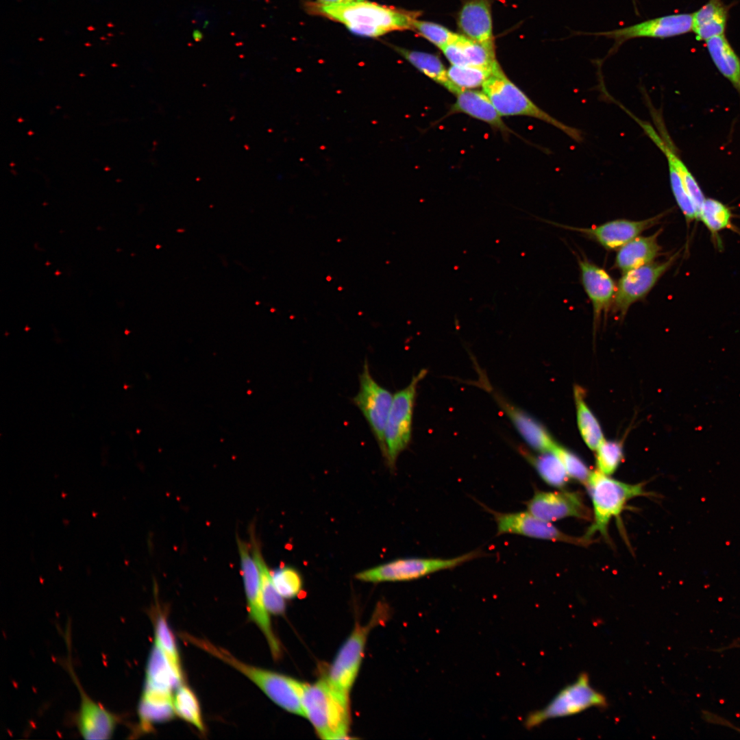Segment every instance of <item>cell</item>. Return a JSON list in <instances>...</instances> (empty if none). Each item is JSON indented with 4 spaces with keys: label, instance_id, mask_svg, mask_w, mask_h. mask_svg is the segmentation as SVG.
I'll list each match as a JSON object with an SVG mask.
<instances>
[{
    "label": "cell",
    "instance_id": "cell-1",
    "mask_svg": "<svg viewBox=\"0 0 740 740\" xmlns=\"http://www.w3.org/2000/svg\"><path fill=\"white\" fill-rule=\"evenodd\" d=\"M308 12L343 24L352 33L378 37L396 30L412 29L419 16L412 12L365 0L340 4H323L307 1Z\"/></svg>",
    "mask_w": 740,
    "mask_h": 740
},
{
    "label": "cell",
    "instance_id": "cell-2",
    "mask_svg": "<svg viewBox=\"0 0 740 740\" xmlns=\"http://www.w3.org/2000/svg\"><path fill=\"white\" fill-rule=\"evenodd\" d=\"M184 638L195 646L221 659L240 671L278 706L304 717L302 700L306 683L275 671L246 664L227 650L210 641L186 634Z\"/></svg>",
    "mask_w": 740,
    "mask_h": 740
},
{
    "label": "cell",
    "instance_id": "cell-3",
    "mask_svg": "<svg viewBox=\"0 0 740 740\" xmlns=\"http://www.w3.org/2000/svg\"><path fill=\"white\" fill-rule=\"evenodd\" d=\"M302 704L304 717L310 722L321 739L349 738V699L337 693L325 678L306 684Z\"/></svg>",
    "mask_w": 740,
    "mask_h": 740
},
{
    "label": "cell",
    "instance_id": "cell-4",
    "mask_svg": "<svg viewBox=\"0 0 740 740\" xmlns=\"http://www.w3.org/2000/svg\"><path fill=\"white\" fill-rule=\"evenodd\" d=\"M593 504V521L584 536L596 533L608 539V528L632 498L648 495L643 484H628L613 479L598 470L591 472L587 483Z\"/></svg>",
    "mask_w": 740,
    "mask_h": 740
},
{
    "label": "cell",
    "instance_id": "cell-5",
    "mask_svg": "<svg viewBox=\"0 0 740 740\" xmlns=\"http://www.w3.org/2000/svg\"><path fill=\"white\" fill-rule=\"evenodd\" d=\"M482 88L502 116L534 118L553 125L578 143L582 141L580 130L562 123L539 108L508 78L502 68L487 79Z\"/></svg>",
    "mask_w": 740,
    "mask_h": 740
},
{
    "label": "cell",
    "instance_id": "cell-6",
    "mask_svg": "<svg viewBox=\"0 0 740 740\" xmlns=\"http://www.w3.org/2000/svg\"><path fill=\"white\" fill-rule=\"evenodd\" d=\"M484 553L476 550L449 558H398L356 574V579L366 582L409 581L438 571L452 569L473 559L482 557Z\"/></svg>",
    "mask_w": 740,
    "mask_h": 740
},
{
    "label": "cell",
    "instance_id": "cell-7",
    "mask_svg": "<svg viewBox=\"0 0 740 740\" xmlns=\"http://www.w3.org/2000/svg\"><path fill=\"white\" fill-rule=\"evenodd\" d=\"M426 374L427 370H420L406 387L393 395L384 431V458L391 468L395 467L398 456L410 443L417 388Z\"/></svg>",
    "mask_w": 740,
    "mask_h": 740
},
{
    "label": "cell",
    "instance_id": "cell-8",
    "mask_svg": "<svg viewBox=\"0 0 740 740\" xmlns=\"http://www.w3.org/2000/svg\"><path fill=\"white\" fill-rule=\"evenodd\" d=\"M607 706L605 695L591 685L589 675L582 672L576 680L561 689L546 706L530 713L525 724L530 728L548 719L571 716L590 708H603Z\"/></svg>",
    "mask_w": 740,
    "mask_h": 740
},
{
    "label": "cell",
    "instance_id": "cell-9",
    "mask_svg": "<svg viewBox=\"0 0 740 740\" xmlns=\"http://www.w3.org/2000/svg\"><path fill=\"white\" fill-rule=\"evenodd\" d=\"M236 543L249 617L263 634L273 656L278 658L281 654V647L273 631L270 613L264 602L259 572L251 545L238 536Z\"/></svg>",
    "mask_w": 740,
    "mask_h": 740
},
{
    "label": "cell",
    "instance_id": "cell-10",
    "mask_svg": "<svg viewBox=\"0 0 740 740\" xmlns=\"http://www.w3.org/2000/svg\"><path fill=\"white\" fill-rule=\"evenodd\" d=\"M393 399L392 393L372 377L368 360L365 359L359 375V390L352 401L366 419L384 458V431Z\"/></svg>",
    "mask_w": 740,
    "mask_h": 740
},
{
    "label": "cell",
    "instance_id": "cell-11",
    "mask_svg": "<svg viewBox=\"0 0 740 740\" xmlns=\"http://www.w3.org/2000/svg\"><path fill=\"white\" fill-rule=\"evenodd\" d=\"M373 620L365 626L356 625L338 652L328 676L330 686L340 695L349 699L352 688L358 674L367 637Z\"/></svg>",
    "mask_w": 740,
    "mask_h": 740
},
{
    "label": "cell",
    "instance_id": "cell-12",
    "mask_svg": "<svg viewBox=\"0 0 740 740\" xmlns=\"http://www.w3.org/2000/svg\"><path fill=\"white\" fill-rule=\"evenodd\" d=\"M678 253L661 262H652L623 273L617 284L612 308L623 318L630 307L643 299L669 270Z\"/></svg>",
    "mask_w": 740,
    "mask_h": 740
},
{
    "label": "cell",
    "instance_id": "cell-13",
    "mask_svg": "<svg viewBox=\"0 0 740 740\" xmlns=\"http://www.w3.org/2000/svg\"><path fill=\"white\" fill-rule=\"evenodd\" d=\"M497 526V535L513 534L530 538L560 541L587 546L592 542L585 536L576 537L564 533L551 522L539 519L527 511L501 513L486 508Z\"/></svg>",
    "mask_w": 740,
    "mask_h": 740
},
{
    "label": "cell",
    "instance_id": "cell-14",
    "mask_svg": "<svg viewBox=\"0 0 740 740\" xmlns=\"http://www.w3.org/2000/svg\"><path fill=\"white\" fill-rule=\"evenodd\" d=\"M527 510L547 522L567 517L588 520L591 513L581 493L576 491H545L536 489L526 502Z\"/></svg>",
    "mask_w": 740,
    "mask_h": 740
},
{
    "label": "cell",
    "instance_id": "cell-15",
    "mask_svg": "<svg viewBox=\"0 0 740 740\" xmlns=\"http://www.w3.org/2000/svg\"><path fill=\"white\" fill-rule=\"evenodd\" d=\"M68 669L79 693V705L75 717V724L79 734L87 740L110 739L120 722V717L88 695L70 664Z\"/></svg>",
    "mask_w": 740,
    "mask_h": 740
},
{
    "label": "cell",
    "instance_id": "cell-16",
    "mask_svg": "<svg viewBox=\"0 0 740 740\" xmlns=\"http://www.w3.org/2000/svg\"><path fill=\"white\" fill-rule=\"evenodd\" d=\"M481 373L478 385L493 397L524 441L538 452L552 451L556 445L548 430L536 419L515 406L493 389Z\"/></svg>",
    "mask_w": 740,
    "mask_h": 740
},
{
    "label": "cell",
    "instance_id": "cell-17",
    "mask_svg": "<svg viewBox=\"0 0 740 740\" xmlns=\"http://www.w3.org/2000/svg\"><path fill=\"white\" fill-rule=\"evenodd\" d=\"M663 217V214H660L640 221L619 219L591 227L560 226L580 232L597 241L608 250H614L618 249L645 230L658 223Z\"/></svg>",
    "mask_w": 740,
    "mask_h": 740
},
{
    "label": "cell",
    "instance_id": "cell-18",
    "mask_svg": "<svg viewBox=\"0 0 740 740\" xmlns=\"http://www.w3.org/2000/svg\"><path fill=\"white\" fill-rule=\"evenodd\" d=\"M692 32V14L661 16L634 25L595 34L623 41L639 37L668 38Z\"/></svg>",
    "mask_w": 740,
    "mask_h": 740
},
{
    "label": "cell",
    "instance_id": "cell-19",
    "mask_svg": "<svg viewBox=\"0 0 740 740\" xmlns=\"http://www.w3.org/2000/svg\"><path fill=\"white\" fill-rule=\"evenodd\" d=\"M578 265L582 284L592 304L594 320L598 321L612 307L617 284L604 269L587 258H579Z\"/></svg>",
    "mask_w": 740,
    "mask_h": 740
},
{
    "label": "cell",
    "instance_id": "cell-20",
    "mask_svg": "<svg viewBox=\"0 0 740 740\" xmlns=\"http://www.w3.org/2000/svg\"><path fill=\"white\" fill-rule=\"evenodd\" d=\"M622 108L640 125L646 135L663 152L667 161L668 168L676 171L682 177L690 198L700 213L705 199L704 193L692 173L675 151L669 139L666 138L665 132H663V129L657 131L649 122L637 117L625 107L622 106Z\"/></svg>",
    "mask_w": 740,
    "mask_h": 740
},
{
    "label": "cell",
    "instance_id": "cell-21",
    "mask_svg": "<svg viewBox=\"0 0 740 740\" xmlns=\"http://www.w3.org/2000/svg\"><path fill=\"white\" fill-rule=\"evenodd\" d=\"M454 96L456 101L447 115L465 114L489 125L504 135L513 133L504 123L502 116L483 91L460 90Z\"/></svg>",
    "mask_w": 740,
    "mask_h": 740
},
{
    "label": "cell",
    "instance_id": "cell-22",
    "mask_svg": "<svg viewBox=\"0 0 740 740\" xmlns=\"http://www.w3.org/2000/svg\"><path fill=\"white\" fill-rule=\"evenodd\" d=\"M458 23L465 36L495 49L489 0L467 1L460 10Z\"/></svg>",
    "mask_w": 740,
    "mask_h": 740
},
{
    "label": "cell",
    "instance_id": "cell-23",
    "mask_svg": "<svg viewBox=\"0 0 740 740\" xmlns=\"http://www.w3.org/2000/svg\"><path fill=\"white\" fill-rule=\"evenodd\" d=\"M662 229L648 236H638L618 249L614 267L622 273L654 262L661 253L658 238Z\"/></svg>",
    "mask_w": 740,
    "mask_h": 740
},
{
    "label": "cell",
    "instance_id": "cell-24",
    "mask_svg": "<svg viewBox=\"0 0 740 740\" xmlns=\"http://www.w3.org/2000/svg\"><path fill=\"white\" fill-rule=\"evenodd\" d=\"M729 6L722 0H708L692 13V32L700 41H706L724 34L728 19Z\"/></svg>",
    "mask_w": 740,
    "mask_h": 740
},
{
    "label": "cell",
    "instance_id": "cell-25",
    "mask_svg": "<svg viewBox=\"0 0 740 740\" xmlns=\"http://www.w3.org/2000/svg\"><path fill=\"white\" fill-rule=\"evenodd\" d=\"M160 647L153 641L149 655L143 690L172 693L182 684Z\"/></svg>",
    "mask_w": 740,
    "mask_h": 740
},
{
    "label": "cell",
    "instance_id": "cell-26",
    "mask_svg": "<svg viewBox=\"0 0 740 740\" xmlns=\"http://www.w3.org/2000/svg\"><path fill=\"white\" fill-rule=\"evenodd\" d=\"M705 42L715 66L740 95V58L725 34L715 36Z\"/></svg>",
    "mask_w": 740,
    "mask_h": 740
},
{
    "label": "cell",
    "instance_id": "cell-27",
    "mask_svg": "<svg viewBox=\"0 0 740 740\" xmlns=\"http://www.w3.org/2000/svg\"><path fill=\"white\" fill-rule=\"evenodd\" d=\"M393 48L419 71L444 87L452 94L455 95L461 90L449 79L447 70L445 69L438 56L396 46H393Z\"/></svg>",
    "mask_w": 740,
    "mask_h": 740
},
{
    "label": "cell",
    "instance_id": "cell-28",
    "mask_svg": "<svg viewBox=\"0 0 740 740\" xmlns=\"http://www.w3.org/2000/svg\"><path fill=\"white\" fill-rule=\"evenodd\" d=\"M250 532V545L254 559L256 563L260 581L261 590L265 606L270 614L281 615L285 611L284 598L276 590L267 564L262 554L259 543L252 529Z\"/></svg>",
    "mask_w": 740,
    "mask_h": 740
},
{
    "label": "cell",
    "instance_id": "cell-29",
    "mask_svg": "<svg viewBox=\"0 0 740 740\" xmlns=\"http://www.w3.org/2000/svg\"><path fill=\"white\" fill-rule=\"evenodd\" d=\"M520 452L534 467L539 476L547 484L562 489L567 484L569 476L554 450L532 454L521 448Z\"/></svg>",
    "mask_w": 740,
    "mask_h": 740
},
{
    "label": "cell",
    "instance_id": "cell-30",
    "mask_svg": "<svg viewBox=\"0 0 740 740\" xmlns=\"http://www.w3.org/2000/svg\"><path fill=\"white\" fill-rule=\"evenodd\" d=\"M577 423L580 433L586 445L592 450H596L604 440L601 426L584 402L582 391L575 389Z\"/></svg>",
    "mask_w": 740,
    "mask_h": 740
},
{
    "label": "cell",
    "instance_id": "cell-31",
    "mask_svg": "<svg viewBox=\"0 0 740 740\" xmlns=\"http://www.w3.org/2000/svg\"><path fill=\"white\" fill-rule=\"evenodd\" d=\"M173 708L178 717L193 725L199 731L205 730L198 700L193 691L182 683L176 688Z\"/></svg>",
    "mask_w": 740,
    "mask_h": 740
},
{
    "label": "cell",
    "instance_id": "cell-32",
    "mask_svg": "<svg viewBox=\"0 0 740 740\" xmlns=\"http://www.w3.org/2000/svg\"><path fill=\"white\" fill-rule=\"evenodd\" d=\"M153 641L160 647L176 675L182 680L180 658L175 637L165 616L161 613H158L155 617Z\"/></svg>",
    "mask_w": 740,
    "mask_h": 740
},
{
    "label": "cell",
    "instance_id": "cell-33",
    "mask_svg": "<svg viewBox=\"0 0 740 740\" xmlns=\"http://www.w3.org/2000/svg\"><path fill=\"white\" fill-rule=\"evenodd\" d=\"M500 69V64L493 69L452 65L447 70V76L458 88L473 90L482 87L486 81Z\"/></svg>",
    "mask_w": 740,
    "mask_h": 740
},
{
    "label": "cell",
    "instance_id": "cell-34",
    "mask_svg": "<svg viewBox=\"0 0 740 740\" xmlns=\"http://www.w3.org/2000/svg\"><path fill=\"white\" fill-rule=\"evenodd\" d=\"M732 212L724 203L713 198H705L699 213L702 221L713 236L732 225Z\"/></svg>",
    "mask_w": 740,
    "mask_h": 740
},
{
    "label": "cell",
    "instance_id": "cell-35",
    "mask_svg": "<svg viewBox=\"0 0 740 740\" xmlns=\"http://www.w3.org/2000/svg\"><path fill=\"white\" fill-rule=\"evenodd\" d=\"M456 42L460 47L469 66L493 69L499 65L495 49L458 34Z\"/></svg>",
    "mask_w": 740,
    "mask_h": 740
},
{
    "label": "cell",
    "instance_id": "cell-36",
    "mask_svg": "<svg viewBox=\"0 0 740 740\" xmlns=\"http://www.w3.org/2000/svg\"><path fill=\"white\" fill-rule=\"evenodd\" d=\"M272 580L278 592L284 598L297 596L301 591L302 580L299 573L288 566L271 571Z\"/></svg>",
    "mask_w": 740,
    "mask_h": 740
},
{
    "label": "cell",
    "instance_id": "cell-37",
    "mask_svg": "<svg viewBox=\"0 0 740 740\" xmlns=\"http://www.w3.org/2000/svg\"><path fill=\"white\" fill-rule=\"evenodd\" d=\"M595 451L597 470L607 476L613 474L623 459L622 445L617 441L604 439Z\"/></svg>",
    "mask_w": 740,
    "mask_h": 740
},
{
    "label": "cell",
    "instance_id": "cell-38",
    "mask_svg": "<svg viewBox=\"0 0 740 740\" xmlns=\"http://www.w3.org/2000/svg\"><path fill=\"white\" fill-rule=\"evenodd\" d=\"M552 450L560 459L569 477L587 485L591 471L585 463L578 455L558 444Z\"/></svg>",
    "mask_w": 740,
    "mask_h": 740
},
{
    "label": "cell",
    "instance_id": "cell-39",
    "mask_svg": "<svg viewBox=\"0 0 740 740\" xmlns=\"http://www.w3.org/2000/svg\"><path fill=\"white\" fill-rule=\"evenodd\" d=\"M412 29L441 49L454 41L458 36L441 25L417 19Z\"/></svg>",
    "mask_w": 740,
    "mask_h": 740
},
{
    "label": "cell",
    "instance_id": "cell-40",
    "mask_svg": "<svg viewBox=\"0 0 740 740\" xmlns=\"http://www.w3.org/2000/svg\"><path fill=\"white\" fill-rule=\"evenodd\" d=\"M441 50L452 65L469 66L463 52L456 40L445 46Z\"/></svg>",
    "mask_w": 740,
    "mask_h": 740
},
{
    "label": "cell",
    "instance_id": "cell-41",
    "mask_svg": "<svg viewBox=\"0 0 740 740\" xmlns=\"http://www.w3.org/2000/svg\"><path fill=\"white\" fill-rule=\"evenodd\" d=\"M362 1V0H317V1L318 3H323V4H340V3H351V2H354V1Z\"/></svg>",
    "mask_w": 740,
    "mask_h": 740
}]
</instances>
